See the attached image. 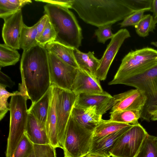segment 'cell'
Segmentation results:
<instances>
[{
  "label": "cell",
  "instance_id": "obj_1",
  "mask_svg": "<svg viewBox=\"0 0 157 157\" xmlns=\"http://www.w3.org/2000/svg\"><path fill=\"white\" fill-rule=\"evenodd\" d=\"M152 0H65L85 22L99 27L113 24L138 11H150Z\"/></svg>",
  "mask_w": 157,
  "mask_h": 157
},
{
  "label": "cell",
  "instance_id": "obj_2",
  "mask_svg": "<svg viewBox=\"0 0 157 157\" xmlns=\"http://www.w3.org/2000/svg\"><path fill=\"white\" fill-rule=\"evenodd\" d=\"M20 69L22 82L19 91L33 104L51 86L48 52L45 47L38 44L23 51Z\"/></svg>",
  "mask_w": 157,
  "mask_h": 157
},
{
  "label": "cell",
  "instance_id": "obj_3",
  "mask_svg": "<svg viewBox=\"0 0 157 157\" xmlns=\"http://www.w3.org/2000/svg\"><path fill=\"white\" fill-rule=\"evenodd\" d=\"M56 33L55 41L78 49L83 39L82 30L74 14L69 9L58 5L47 3L44 6Z\"/></svg>",
  "mask_w": 157,
  "mask_h": 157
},
{
  "label": "cell",
  "instance_id": "obj_4",
  "mask_svg": "<svg viewBox=\"0 0 157 157\" xmlns=\"http://www.w3.org/2000/svg\"><path fill=\"white\" fill-rule=\"evenodd\" d=\"M157 64V50L154 48L146 47L131 51L122 59L113 78L108 84L143 74Z\"/></svg>",
  "mask_w": 157,
  "mask_h": 157
},
{
  "label": "cell",
  "instance_id": "obj_5",
  "mask_svg": "<svg viewBox=\"0 0 157 157\" xmlns=\"http://www.w3.org/2000/svg\"><path fill=\"white\" fill-rule=\"evenodd\" d=\"M27 100L25 97L20 95L11 97L9 103L10 127L6 157H12L25 133L28 115Z\"/></svg>",
  "mask_w": 157,
  "mask_h": 157
},
{
  "label": "cell",
  "instance_id": "obj_6",
  "mask_svg": "<svg viewBox=\"0 0 157 157\" xmlns=\"http://www.w3.org/2000/svg\"><path fill=\"white\" fill-rule=\"evenodd\" d=\"M93 132L88 130L71 115L66 128L63 150L64 157H84L90 151Z\"/></svg>",
  "mask_w": 157,
  "mask_h": 157
},
{
  "label": "cell",
  "instance_id": "obj_7",
  "mask_svg": "<svg viewBox=\"0 0 157 157\" xmlns=\"http://www.w3.org/2000/svg\"><path fill=\"white\" fill-rule=\"evenodd\" d=\"M113 84L132 86L144 93L147 100L141 111L142 119L148 110L157 109V64L143 74L117 81Z\"/></svg>",
  "mask_w": 157,
  "mask_h": 157
},
{
  "label": "cell",
  "instance_id": "obj_8",
  "mask_svg": "<svg viewBox=\"0 0 157 157\" xmlns=\"http://www.w3.org/2000/svg\"><path fill=\"white\" fill-rule=\"evenodd\" d=\"M148 133L139 123L120 138L111 153L112 157H136Z\"/></svg>",
  "mask_w": 157,
  "mask_h": 157
},
{
  "label": "cell",
  "instance_id": "obj_9",
  "mask_svg": "<svg viewBox=\"0 0 157 157\" xmlns=\"http://www.w3.org/2000/svg\"><path fill=\"white\" fill-rule=\"evenodd\" d=\"M51 85L71 91L78 69L48 52Z\"/></svg>",
  "mask_w": 157,
  "mask_h": 157
},
{
  "label": "cell",
  "instance_id": "obj_10",
  "mask_svg": "<svg viewBox=\"0 0 157 157\" xmlns=\"http://www.w3.org/2000/svg\"><path fill=\"white\" fill-rule=\"evenodd\" d=\"M77 96L71 91L59 88L56 106V130L58 140L62 147L66 128Z\"/></svg>",
  "mask_w": 157,
  "mask_h": 157
},
{
  "label": "cell",
  "instance_id": "obj_11",
  "mask_svg": "<svg viewBox=\"0 0 157 157\" xmlns=\"http://www.w3.org/2000/svg\"><path fill=\"white\" fill-rule=\"evenodd\" d=\"M131 37L128 31L122 29L114 34L107 46L96 72V77L100 81L105 79L110 66L124 40Z\"/></svg>",
  "mask_w": 157,
  "mask_h": 157
},
{
  "label": "cell",
  "instance_id": "obj_12",
  "mask_svg": "<svg viewBox=\"0 0 157 157\" xmlns=\"http://www.w3.org/2000/svg\"><path fill=\"white\" fill-rule=\"evenodd\" d=\"M1 18L4 21L2 36L5 44L14 49H19V36L24 24L21 10Z\"/></svg>",
  "mask_w": 157,
  "mask_h": 157
},
{
  "label": "cell",
  "instance_id": "obj_13",
  "mask_svg": "<svg viewBox=\"0 0 157 157\" xmlns=\"http://www.w3.org/2000/svg\"><path fill=\"white\" fill-rule=\"evenodd\" d=\"M111 112L130 110L141 111L146 103L147 98L142 91L136 89L114 95Z\"/></svg>",
  "mask_w": 157,
  "mask_h": 157
},
{
  "label": "cell",
  "instance_id": "obj_14",
  "mask_svg": "<svg viewBox=\"0 0 157 157\" xmlns=\"http://www.w3.org/2000/svg\"><path fill=\"white\" fill-rule=\"evenodd\" d=\"M113 103V97L104 91L99 94H79L77 95L75 105L83 108L95 106L98 113L102 115L111 109Z\"/></svg>",
  "mask_w": 157,
  "mask_h": 157
},
{
  "label": "cell",
  "instance_id": "obj_15",
  "mask_svg": "<svg viewBox=\"0 0 157 157\" xmlns=\"http://www.w3.org/2000/svg\"><path fill=\"white\" fill-rule=\"evenodd\" d=\"M71 91L78 95L80 94H99L104 91L100 80L96 76L79 68L78 69Z\"/></svg>",
  "mask_w": 157,
  "mask_h": 157
},
{
  "label": "cell",
  "instance_id": "obj_16",
  "mask_svg": "<svg viewBox=\"0 0 157 157\" xmlns=\"http://www.w3.org/2000/svg\"><path fill=\"white\" fill-rule=\"evenodd\" d=\"M71 116L85 128L92 132L103 119L102 115L98 113L95 106L83 108L76 106L75 104Z\"/></svg>",
  "mask_w": 157,
  "mask_h": 157
},
{
  "label": "cell",
  "instance_id": "obj_17",
  "mask_svg": "<svg viewBox=\"0 0 157 157\" xmlns=\"http://www.w3.org/2000/svg\"><path fill=\"white\" fill-rule=\"evenodd\" d=\"M45 127L50 144L54 148L63 147L60 145L57 137L56 124V103L59 88L53 85Z\"/></svg>",
  "mask_w": 157,
  "mask_h": 157
},
{
  "label": "cell",
  "instance_id": "obj_18",
  "mask_svg": "<svg viewBox=\"0 0 157 157\" xmlns=\"http://www.w3.org/2000/svg\"><path fill=\"white\" fill-rule=\"evenodd\" d=\"M132 126L109 135L99 141L92 142L89 153L110 157L111 152L120 137Z\"/></svg>",
  "mask_w": 157,
  "mask_h": 157
},
{
  "label": "cell",
  "instance_id": "obj_19",
  "mask_svg": "<svg viewBox=\"0 0 157 157\" xmlns=\"http://www.w3.org/2000/svg\"><path fill=\"white\" fill-rule=\"evenodd\" d=\"M25 133L34 144H50L46 128L41 126L34 116L30 113H28Z\"/></svg>",
  "mask_w": 157,
  "mask_h": 157
},
{
  "label": "cell",
  "instance_id": "obj_20",
  "mask_svg": "<svg viewBox=\"0 0 157 157\" xmlns=\"http://www.w3.org/2000/svg\"><path fill=\"white\" fill-rule=\"evenodd\" d=\"M52 90V86L51 85L45 94L37 101L32 104L28 110V113L32 114L39 124L45 128Z\"/></svg>",
  "mask_w": 157,
  "mask_h": 157
},
{
  "label": "cell",
  "instance_id": "obj_21",
  "mask_svg": "<svg viewBox=\"0 0 157 157\" xmlns=\"http://www.w3.org/2000/svg\"><path fill=\"white\" fill-rule=\"evenodd\" d=\"M48 52H51L64 62L77 68L79 67L74 56V48L57 41L47 44L44 46Z\"/></svg>",
  "mask_w": 157,
  "mask_h": 157
},
{
  "label": "cell",
  "instance_id": "obj_22",
  "mask_svg": "<svg viewBox=\"0 0 157 157\" xmlns=\"http://www.w3.org/2000/svg\"><path fill=\"white\" fill-rule=\"evenodd\" d=\"M133 125L102 119L94 128L92 142L99 141L109 135L131 127Z\"/></svg>",
  "mask_w": 157,
  "mask_h": 157
},
{
  "label": "cell",
  "instance_id": "obj_23",
  "mask_svg": "<svg viewBox=\"0 0 157 157\" xmlns=\"http://www.w3.org/2000/svg\"><path fill=\"white\" fill-rule=\"evenodd\" d=\"M74 56L79 68L85 70L96 76V72L98 67L100 59L94 56V52H82L78 49L74 48Z\"/></svg>",
  "mask_w": 157,
  "mask_h": 157
},
{
  "label": "cell",
  "instance_id": "obj_24",
  "mask_svg": "<svg viewBox=\"0 0 157 157\" xmlns=\"http://www.w3.org/2000/svg\"><path fill=\"white\" fill-rule=\"evenodd\" d=\"M37 22L31 27L23 24L19 39L20 48L23 51L39 44L37 40Z\"/></svg>",
  "mask_w": 157,
  "mask_h": 157
},
{
  "label": "cell",
  "instance_id": "obj_25",
  "mask_svg": "<svg viewBox=\"0 0 157 157\" xmlns=\"http://www.w3.org/2000/svg\"><path fill=\"white\" fill-rule=\"evenodd\" d=\"M109 120L120 123L135 124L138 123L141 117V111L138 110H130L110 112Z\"/></svg>",
  "mask_w": 157,
  "mask_h": 157
},
{
  "label": "cell",
  "instance_id": "obj_26",
  "mask_svg": "<svg viewBox=\"0 0 157 157\" xmlns=\"http://www.w3.org/2000/svg\"><path fill=\"white\" fill-rule=\"evenodd\" d=\"M20 55L16 50L5 44H0V66L15 65L19 60Z\"/></svg>",
  "mask_w": 157,
  "mask_h": 157
},
{
  "label": "cell",
  "instance_id": "obj_27",
  "mask_svg": "<svg viewBox=\"0 0 157 157\" xmlns=\"http://www.w3.org/2000/svg\"><path fill=\"white\" fill-rule=\"evenodd\" d=\"M32 2L30 0H0V17L14 13L21 10L26 4Z\"/></svg>",
  "mask_w": 157,
  "mask_h": 157
},
{
  "label": "cell",
  "instance_id": "obj_28",
  "mask_svg": "<svg viewBox=\"0 0 157 157\" xmlns=\"http://www.w3.org/2000/svg\"><path fill=\"white\" fill-rule=\"evenodd\" d=\"M136 157H157V137L148 133Z\"/></svg>",
  "mask_w": 157,
  "mask_h": 157
},
{
  "label": "cell",
  "instance_id": "obj_29",
  "mask_svg": "<svg viewBox=\"0 0 157 157\" xmlns=\"http://www.w3.org/2000/svg\"><path fill=\"white\" fill-rule=\"evenodd\" d=\"M156 24L154 17L150 14L144 15L139 22L134 26L137 35L140 37L147 36L150 32H153L155 29Z\"/></svg>",
  "mask_w": 157,
  "mask_h": 157
},
{
  "label": "cell",
  "instance_id": "obj_30",
  "mask_svg": "<svg viewBox=\"0 0 157 157\" xmlns=\"http://www.w3.org/2000/svg\"><path fill=\"white\" fill-rule=\"evenodd\" d=\"M34 144L24 133L12 157H28L33 151Z\"/></svg>",
  "mask_w": 157,
  "mask_h": 157
},
{
  "label": "cell",
  "instance_id": "obj_31",
  "mask_svg": "<svg viewBox=\"0 0 157 157\" xmlns=\"http://www.w3.org/2000/svg\"><path fill=\"white\" fill-rule=\"evenodd\" d=\"M18 95H22L19 91L10 93L6 90L5 87L0 85V121L3 119L7 112L10 111L9 104L7 101L8 98L10 96Z\"/></svg>",
  "mask_w": 157,
  "mask_h": 157
},
{
  "label": "cell",
  "instance_id": "obj_32",
  "mask_svg": "<svg viewBox=\"0 0 157 157\" xmlns=\"http://www.w3.org/2000/svg\"><path fill=\"white\" fill-rule=\"evenodd\" d=\"M56 38V32L48 18L44 30L37 39V42L44 47L47 44L55 41Z\"/></svg>",
  "mask_w": 157,
  "mask_h": 157
},
{
  "label": "cell",
  "instance_id": "obj_33",
  "mask_svg": "<svg viewBox=\"0 0 157 157\" xmlns=\"http://www.w3.org/2000/svg\"><path fill=\"white\" fill-rule=\"evenodd\" d=\"M28 157H57L56 148L50 144H34L33 151Z\"/></svg>",
  "mask_w": 157,
  "mask_h": 157
},
{
  "label": "cell",
  "instance_id": "obj_34",
  "mask_svg": "<svg viewBox=\"0 0 157 157\" xmlns=\"http://www.w3.org/2000/svg\"><path fill=\"white\" fill-rule=\"evenodd\" d=\"M112 25L110 24L100 26L95 30V34L97 37L98 42L105 44L107 40L112 38L114 35L111 31Z\"/></svg>",
  "mask_w": 157,
  "mask_h": 157
},
{
  "label": "cell",
  "instance_id": "obj_35",
  "mask_svg": "<svg viewBox=\"0 0 157 157\" xmlns=\"http://www.w3.org/2000/svg\"><path fill=\"white\" fill-rule=\"evenodd\" d=\"M145 12L143 10L138 11L130 15L124 19L121 22L119 23L120 27L130 26H135L141 19Z\"/></svg>",
  "mask_w": 157,
  "mask_h": 157
},
{
  "label": "cell",
  "instance_id": "obj_36",
  "mask_svg": "<svg viewBox=\"0 0 157 157\" xmlns=\"http://www.w3.org/2000/svg\"><path fill=\"white\" fill-rule=\"evenodd\" d=\"M0 85H1L6 88L12 87L15 83L13 82L8 76L4 73L0 71Z\"/></svg>",
  "mask_w": 157,
  "mask_h": 157
},
{
  "label": "cell",
  "instance_id": "obj_37",
  "mask_svg": "<svg viewBox=\"0 0 157 157\" xmlns=\"http://www.w3.org/2000/svg\"><path fill=\"white\" fill-rule=\"evenodd\" d=\"M48 19V16L47 14H44L37 22V38L44 30Z\"/></svg>",
  "mask_w": 157,
  "mask_h": 157
},
{
  "label": "cell",
  "instance_id": "obj_38",
  "mask_svg": "<svg viewBox=\"0 0 157 157\" xmlns=\"http://www.w3.org/2000/svg\"><path fill=\"white\" fill-rule=\"evenodd\" d=\"M144 120L149 121H157V109L148 110L144 116Z\"/></svg>",
  "mask_w": 157,
  "mask_h": 157
},
{
  "label": "cell",
  "instance_id": "obj_39",
  "mask_svg": "<svg viewBox=\"0 0 157 157\" xmlns=\"http://www.w3.org/2000/svg\"><path fill=\"white\" fill-rule=\"evenodd\" d=\"M150 11L153 13L154 18L157 16V0H152L151 9Z\"/></svg>",
  "mask_w": 157,
  "mask_h": 157
},
{
  "label": "cell",
  "instance_id": "obj_40",
  "mask_svg": "<svg viewBox=\"0 0 157 157\" xmlns=\"http://www.w3.org/2000/svg\"><path fill=\"white\" fill-rule=\"evenodd\" d=\"M86 157H108L105 156H104L101 155L96 154H90L89 153L87 154L86 156Z\"/></svg>",
  "mask_w": 157,
  "mask_h": 157
},
{
  "label": "cell",
  "instance_id": "obj_41",
  "mask_svg": "<svg viewBox=\"0 0 157 157\" xmlns=\"http://www.w3.org/2000/svg\"><path fill=\"white\" fill-rule=\"evenodd\" d=\"M151 44L157 48V42H151Z\"/></svg>",
  "mask_w": 157,
  "mask_h": 157
},
{
  "label": "cell",
  "instance_id": "obj_42",
  "mask_svg": "<svg viewBox=\"0 0 157 157\" xmlns=\"http://www.w3.org/2000/svg\"><path fill=\"white\" fill-rule=\"evenodd\" d=\"M154 20L155 23L156 24H157V16L155 17L154 18Z\"/></svg>",
  "mask_w": 157,
  "mask_h": 157
},
{
  "label": "cell",
  "instance_id": "obj_43",
  "mask_svg": "<svg viewBox=\"0 0 157 157\" xmlns=\"http://www.w3.org/2000/svg\"><path fill=\"white\" fill-rule=\"evenodd\" d=\"M152 110V109H151Z\"/></svg>",
  "mask_w": 157,
  "mask_h": 157
}]
</instances>
